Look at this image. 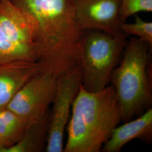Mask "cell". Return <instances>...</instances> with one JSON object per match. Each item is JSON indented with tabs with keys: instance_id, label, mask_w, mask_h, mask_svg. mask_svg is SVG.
I'll return each instance as SVG.
<instances>
[{
	"instance_id": "1",
	"label": "cell",
	"mask_w": 152,
	"mask_h": 152,
	"mask_svg": "<svg viewBox=\"0 0 152 152\" xmlns=\"http://www.w3.org/2000/svg\"><path fill=\"white\" fill-rule=\"evenodd\" d=\"M27 11L36 25L38 62L59 76L80 64L85 30L73 0H11Z\"/></svg>"
},
{
	"instance_id": "15",
	"label": "cell",
	"mask_w": 152,
	"mask_h": 152,
	"mask_svg": "<svg viewBox=\"0 0 152 152\" xmlns=\"http://www.w3.org/2000/svg\"><path fill=\"white\" fill-rule=\"evenodd\" d=\"M140 11L152 12V0H121L120 19L125 22Z\"/></svg>"
},
{
	"instance_id": "11",
	"label": "cell",
	"mask_w": 152,
	"mask_h": 152,
	"mask_svg": "<svg viewBox=\"0 0 152 152\" xmlns=\"http://www.w3.org/2000/svg\"><path fill=\"white\" fill-rule=\"evenodd\" d=\"M49 111L44 117L29 125L22 139L10 147L0 148V152H41L45 151L49 129Z\"/></svg>"
},
{
	"instance_id": "14",
	"label": "cell",
	"mask_w": 152,
	"mask_h": 152,
	"mask_svg": "<svg viewBox=\"0 0 152 152\" xmlns=\"http://www.w3.org/2000/svg\"><path fill=\"white\" fill-rule=\"evenodd\" d=\"M135 15L134 23L122 22L120 25L121 32L126 35H133L138 37L140 40L146 42L152 47V23L143 20L138 15Z\"/></svg>"
},
{
	"instance_id": "6",
	"label": "cell",
	"mask_w": 152,
	"mask_h": 152,
	"mask_svg": "<svg viewBox=\"0 0 152 152\" xmlns=\"http://www.w3.org/2000/svg\"><path fill=\"white\" fill-rule=\"evenodd\" d=\"M58 77L50 70L42 69L19 90L6 108L29 124L40 120L53 103Z\"/></svg>"
},
{
	"instance_id": "12",
	"label": "cell",
	"mask_w": 152,
	"mask_h": 152,
	"mask_svg": "<svg viewBox=\"0 0 152 152\" xmlns=\"http://www.w3.org/2000/svg\"><path fill=\"white\" fill-rule=\"evenodd\" d=\"M31 124L8 109L0 110V148L20 141Z\"/></svg>"
},
{
	"instance_id": "5",
	"label": "cell",
	"mask_w": 152,
	"mask_h": 152,
	"mask_svg": "<svg viewBox=\"0 0 152 152\" xmlns=\"http://www.w3.org/2000/svg\"><path fill=\"white\" fill-rule=\"evenodd\" d=\"M81 84L80 64L58 77L53 108L50 113L46 152H63L64 131L69 120L72 104Z\"/></svg>"
},
{
	"instance_id": "2",
	"label": "cell",
	"mask_w": 152,
	"mask_h": 152,
	"mask_svg": "<svg viewBox=\"0 0 152 152\" xmlns=\"http://www.w3.org/2000/svg\"><path fill=\"white\" fill-rule=\"evenodd\" d=\"M67 124L64 152H99L122 120L112 85L89 92L81 85Z\"/></svg>"
},
{
	"instance_id": "7",
	"label": "cell",
	"mask_w": 152,
	"mask_h": 152,
	"mask_svg": "<svg viewBox=\"0 0 152 152\" xmlns=\"http://www.w3.org/2000/svg\"><path fill=\"white\" fill-rule=\"evenodd\" d=\"M83 30L95 29L116 35L121 32V0H73Z\"/></svg>"
},
{
	"instance_id": "3",
	"label": "cell",
	"mask_w": 152,
	"mask_h": 152,
	"mask_svg": "<svg viewBox=\"0 0 152 152\" xmlns=\"http://www.w3.org/2000/svg\"><path fill=\"white\" fill-rule=\"evenodd\" d=\"M150 48L139 38H131L125 46L120 65L114 68L110 76L122 120L125 122L141 113L152 103L147 72Z\"/></svg>"
},
{
	"instance_id": "9",
	"label": "cell",
	"mask_w": 152,
	"mask_h": 152,
	"mask_svg": "<svg viewBox=\"0 0 152 152\" xmlns=\"http://www.w3.org/2000/svg\"><path fill=\"white\" fill-rule=\"evenodd\" d=\"M44 69L39 62L24 60L0 64V110L6 108L19 90Z\"/></svg>"
},
{
	"instance_id": "8",
	"label": "cell",
	"mask_w": 152,
	"mask_h": 152,
	"mask_svg": "<svg viewBox=\"0 0 152 152\" xmlns=\"http://www.w3.org/2000/svg\"><path fill=\"white\" fill-rule=\"evenodd\" d=\"M0 28L12 41L34 50L37 54L36 21L11 0H0Z\"/></svg>"
},
{
	"instance_id": "10",
	"label": "cell",
	"mask_w": 152,
	"mask_h": 152,
	"mask_svg": "<svg viewBox=\"0 0 152 152\" xmlns=\"http://www.w3.org/2000/svg\"><path fill=\"white\" fill-rule=\"evenodd\" d=\"M152 136V109L150 108L136 120H130L115 127L101 151L119 152L126 144L134 139L150 141Z\"/></svg>"
},
{
	"instance_id": "4",
	"label": "cell",
	"mask_w": 152,
	"mask_h": 152,
	"mask_svg": "<svg viewBox=\"0 0 152 152\" xmlns=\"http://www.w3.org/2000/svg\"><path fill=\"white\" fill-rule=\"evenodd\" d=\"M103 31L85 30L80 55L82 85L89 92H98L108 86L110 76L125 49L127 37Z\"/></svg>"
},
{
	"instance_id": "13",
	"label": "cell",
	"mask_w": 152,
	"mask_h": 152,
	"mask_svg": "<svg viewBox=\"0 0 152 152\" xmlns=\"http://www.w3.org/2000/svg\"><path fill=\"white\" fill-rule=\"evenodd\" d=\"M15 60L38 62V55L34 50L12 41L0 28V64Z\"/></svg>"
}]
</instances>
